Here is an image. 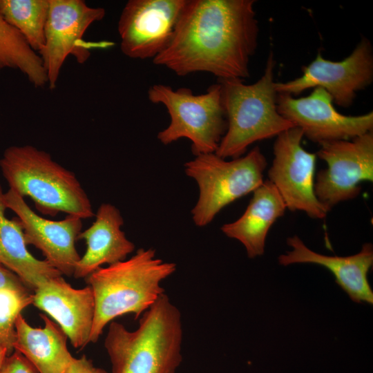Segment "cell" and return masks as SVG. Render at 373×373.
<instances>
[{
  "label": "cell",
  "mask_w": 373,
  "mask_h": 373,
  "mask_svg": "<svg viewBox=\"0 0 373 373\" xmlns=\"http://www.w3.org/2000/svg\"><path fill=\"white\" fill-rule=\"evenodd\" d=\"M287 243L292 249L279 256L280 265L311 263L324 267L334 275L337 285L352 301L373 304V291L367 279L373 265L371 243H365L358 253L349 256L318 254L308 248L297 236L289 237Z\"/></svg>",
  "instance_id": "16"
},
{
  "label": "cell",
  "mask_w": 373,
  "mask_h": 373,
  "mask_svg": "<svg viewBox=\"0 0 373 373\" xmlns=\"http://www.w3.org/2000/svg\"><path fill=\"white\" fill-rule=\"evenodd\" d=\"M0 373H39V372L22 354L15 350L6 358Z\"/></svg>",
  "instance_id": "24"
},
{
  "label": "cell",
  "mask_w": 373,
  "mask_h": 373,
  "mask_svg": "<svg viewBox=\"0 0 373 373\" xmlns=\"http://www.w3.org/2000/svg\"><path fill=\"white\" fill-rule=\"evenodd\" d=\"M48 0H0V13L39 53L45 42Z\"/></svg>",
  "instance_id": "22"
},
{
  "label": "cell",
  "mask_w": 373,
  "mask_h": 373,
  "mask_svg": "<svg viewBox=\"0 0 373 373\" xmlns=\"http://www.w3.org/2000/svg\"><path fill=\"white\" fill-rule=\"evenodd\" d=\"M8 356L7 350L0 345V370L1 369L4 361Z\"/></svg>",
  "instance_id": "27"
},
{
  "label": "cell",
  "mask_w": 373,
  "mask_h": 373,
  "mask_svg": "<svg viewBox=\"0 0 373 373\" xmlns=\"http://www.w3.org/2000/svg\"><path fill=\"white\" fill-rule=\"evenodd\" d=\"M175 270V263L156 258L154 249L140 248L129 259L86 277L95 300L90 343L97 342L106 325L118 316L132 313L137 319L164 293L161 283Z\"/></svg>",
  "instance_id": "2"
},
{
  "label": "cell",
  "mask_w": 373,
  "mask_h": 373,
  "mask_svg": "<svg viewBox=\"0 0 373 373\" xmlns=\"http://www.w3.org/2000/svg\"><path fill=\"white\" fill-rule=\"evenodd\" d=\"M6 68L19 70L36 88L48 84L39 55L0 13V71Z\"/></svg>",
  "instance_id": "21"
},
{
  "label": "cell",
  "mask_w": 373,
  "mask_h": 373,
  "mask_svg": "<svg viewBox=\"0 0 373 373\" xmlns=\"http://www.w3.org/2000/svg\"><path fill=\"white\" fill-rule=\"evenodd\" d=\"M42 327H33L21 315L16 321L15 350L22 354L39 373H64L73 356L68 350L67 335L47 315L39 314Z\"/></svg>",
  "instance_id": "19"
},
{
  "label": "cell",
  "mask_w": 373,
  "mask_h": 373,
  "mask_svg": "<svg viewBox=\"0 0 373 373\" xmlns=\"http://www.w3.org/2000/svg\"><path fill=\"white\" fill-rule=\"evenodd\" d=\"M286 205L274 184L268 180L253 191V196L243 214L236 220L224 224L222 233L245 247L247 256L254 258L265 252L267 233L278 218L283 216Z\"/></svg>",
  "instance_id": "18"
},
{
  "label": "cell",
  "mask_w": 373,
  "mask_h": 373,
  "mask_svg": "<svg viewBox=\"0 0 373 373\" xmlns=\"http://www.w3.org/2000/svg\"><path fill=\"white\" fill-rule=\"evenodd\" d=\"M186 0H129L120 14L117 31L122 53L153 59L169 44Z\"/></svg>",
  "instance_id": "12"
},
{
  "label": "cell",
  "mask_w": 373,
  "mask_h": 373,
  "mask_svg": "<svg viewBox=\"0 0 373 373\" xmlns=\"http://www.w3.org/2000/svg\"><path fill=\"white\" fill-rule=\"evenodd\" d=\"M267 164L258 146L231 160L212 153L186 162L185 173L197 182L200 191L191 211L195 224L207 225L224 207L257 189L264 182Z\"/></svg>",
  "instance_id": "7"
},
{
  "label": "cell",
  "mask_w": 373,
  "mask_h": 373,
  "mask_svg": "<svg viewBox=\"0 0 373 373\" xmlns=\"http://www.w3.org/2000/svg\"><path fill=\"white\" fill-rule=\"evenodd\" d=\"M124 220L119 210L110 203H102L95 220L82 231L78 240H84L86 250L75 265L73 276L85 278L102 267L124 260L135 250V245L122 230Z\"/></svg>",
  "instance_id": "17"
},
{
  "label": "cell",
  "mask_w": 373,
  "mask_h": 373,
  "mask_svg": "<svg viewBox=\"0 0 373 373\" xmlns=\"http://www.w3.org/2000/svg\"><path fill=\"white\" fill-rule=\"evenodd\" d=\"M32 305L48 314L60 326L74 348L90 343L95 300L90 286L73 288L62 276L42 283L32 294Z\"/></svg>",
  "instance_id": "15"
},
{
  "label": "cell",
  "mask_w": 373,
  "mask_h": 373,
  "mask_svg": "<svg viewBox=\"0 0 373 373\" xmlns=\"http://www.w3.org/2000/svg\"><path fill=\"white\" fill-rule=\"evenodd\" d=\"M64 373H109L105 370L95 367L93 361L85 355L77 358L73 357Z\"/></svg>",
  "instance_id": "25"
},
{
  "label": "cell",
  "mask_w": 373,
  "mask_h": 373,
  "mask_svg": "<svg viewBox=\"0 0 373 373\" xmlns=\"http://www.w3.org/2000/svg\"><path fill=\"white\" fill-rule=\"evenodd\" d=\"M148 99L164 106L170 116L168 126L157 134L161 143L167 145L187 138L195 156L216 153L227 127L219 83L200 95L186 87L174 90L154 84L148 90Z\"/></svg>",
  "instance_id": "6"
},
{
  "label": "cell",
  "mask_w": 373,
  "mask_h": 373,
  "mask_svg": "<svg viewBox=\"0 0 373 373\" xmlns=\"http://www.w3.org/2000/svg\"><path fill=\"white\" fill-rule=\"evenodd\" d=\"M182 341L181 314L164 293L135 330L112 321L104 346L112 373H175L182 360Z\"/></svg>",
  "instance_id": "3"
},
{
  "label": "cell",
  "mask_w": 373,
  "mask_h": 373,
  "mask_svg": "<svg viewBox=\"0 0 373 373\" xmlns=\"http://www.w3.org/2000/svg\"><path fill=\"white\" fill-rule=\"evenodd\" d=\"M3 194L0 184V263L16 274L32 292L51 278L62 276L46 260L35 258L27 249L24 234L17 218H6Z\"/></svg>",
  "instance_id": "20"
},
{
  "label": "cell",
  "mask_w": 373,
  "mask_h": 373,
  "mask_svg": "<svg viewBox=\"0 0 373 373\" xmlns=\"http://www.w3.org/2000/svg\"><path fill=\"white\" fill-rule=\"evenodd\" d=\"M303 136L301 129L295 126L276 136L268 180L276 187L287 209L323 219L328 211L314 192L317 155L303 148Z\"/></svg>",
  "instance_id": "10"
},
{
  "label": "cell",
  "mask_w": 373,
  "mask_h": 373,
  "mask_svg": "<svg viewBox=\"0 0 373 373\" xmlns=\"http://www.w3.org/2000/svg\"><path fill=\"white\" fill-rule=\"evenodd\" d=\"M45 42L38 53L41 59L50 89L56 87L60 71L68 55L79 64L89 57L90 43L83 36L90 25L106 15L103 8L88 6L83 0H48Z\"/></svg>",
  "instance_id": "9"
},
{
  "label": "cell",
  "mask_w": 373,
  "mask_h": 373,
  "mask_svg": "<svg viewBox=\"0 0 373 373\" xmlns=\"http://www.w3.org/2000/svg\"><path fill=\"white\" fill-rule=\"evenodd\" d=\"M3 202L6 209L12 211L20 221L26 245L39 249L44 260L62 275L73 276L80 258L75 242L82 229V219L73 215L61 220L44 218L10 189L3 194Z\"/></svg>",
  "instance_id": "14"
},
{
  "label": "cell",
  "mask_w": 373,
  "mask_h": 373,
  "mask_svg": "<svg viewBox=\"0 0 373 373\" xmlns=\"http://www.w3.org/2000/svg\"><path fill=\"white\" fill-rule=\"evenodd\" d=\"M254 0H186L168 46L153 59L178 76L249 77L259 33Z\"/></svg>",
  "instance_id": "1"
},
{
  "label": "cell",
  "mask_w": 373,
  "mask_h": 373,
  "mask_svg": "<svg viewBox=\"0 0 373 373\" xmlns=\"http://www.w3.org/2000/svg\"><path fill=\"white\" fill-rule=\"evenodd\" d=\"M32 294L31 291L0 288V345L7 350L8 356L15 351L16 321L21 312L32 304Z\"/></svg>",
  "instance_id": "23"
},
{
  "label": "cell",
  "mask_w": 373,
  "mask_h": 373,
  "mask_svg": "<svg viewBox=\"0 0 373 373\" xmlns=\"http://www.w3.org/2000/svg\"><path fill=\"white\" fill-rule=\"evenodd\" d=\"M319 145L316 155L326 162L327 168L317 173L314 192L329 211L339 202L356 198L362 182L373 181V132Z\"/></svg>",
  "instance_id": "8"
},
{
  "label": "cell",
  "mask_w": 373,
  "mask_h": 373,
  "mask_svg": "<svg viewBox=\"0 0 373 373\" xmlns=\"http://www.w3.org/2000/svg\"><path fill=\"white\" fill-rule=\"evenodd\" d=\"M0 288H10L21 291H31L22 283L16 274L1 263H0Z\"/></svg>",
  "instance_id": "26"
},
{
  "label": "cell",
  "mask_w": 373,
  "mask_h": 373,
  "mask_svg": "<svg viewBox=\"0 0 373 373\" xmlns=\"http://www.w3.org/2000/svg\"><path fill=\"white\" fill-rule=\"evenodd\" d=\"M0 169L10 189L30 198L43 214L64 212L82 220L95 216L75 175L46 151L31 145L9 146L0 159Z\"/></svg>",
  "instance_id": "4"
},
{
  "label": "cell",
  "mask_w": 373,
  "mask_h": 373,
  "mask_svg": "<svg viewBox=\"0 0 373 373\" xmlns=\"http://www.w3.org/2000/svg\"><path fill=\"white\" fill-rule=\"evenodd\" d=\"M275 66L271 52L256 82L245 84L240 79L218 80L227 122V131L216 151L220 157H240L253 143L294 127L277 110Z\"/></svg>",
  "instance_id": "5"
},
{
  "label": "cell",
  "mask_w": 373,
  "mask_h": 373,
  "mask_svg": "<svg viewBox=\"0 0 373 373\" xmlns=\"http://www.w3.org/2000/svg\"><path fill=\"white\" fill-rule=\"evenodd\" d=\"M373 80V51L370 41L363 38L352 53L339 61L324 59L321 53L303 69V75L286 82H276L278 94L298 95L311 88H322L337 105L347 108L358 91Z\"/></svg>",
  "instance_id": "11"
},
{
  "label": "cell",
  "mask_w": 373,
  "mask_h": 373,
  "mask_svg": "<svg viewBox=\"0 0 373 373\" xmlns=\"http://www.w3.org/2000/svg\"><path fill=\"white\" fill-rule=\"evenodd\" d=\"M331 95L322 88H314L307 97L295 98L277 95V110L303 135L318 144L334 140H347L372 131L373 113L345 115L333 106Z\"/></svg>",
  "instance_id": "13"
}]
</instances>
